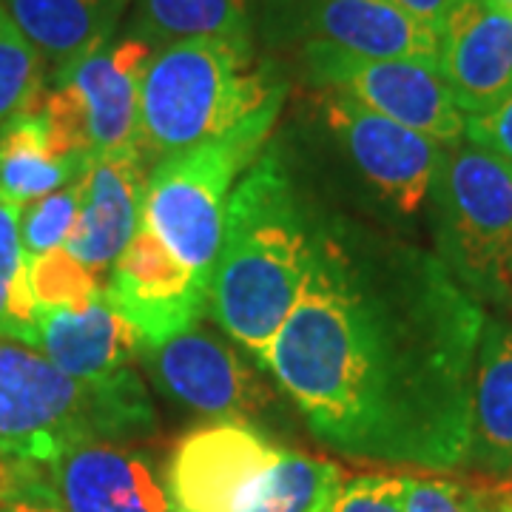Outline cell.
I'll return each mask as SVG.
<instances>
[{"label": "cell", "mask_w": 512, "mask_h": 512, "mask_svg": "<svg viewBox=\"0 0 512 512\" xmlns=\"http://www.w3.org/2000/svg\"><path fill=\"white\" fill-rule=\"evenodd\" d=\"M464 467L512 481V322L490 319L481 333L470 399V444Z\"/></svg>", "instance_id": "obj_18"}, {"label": "cell", "mask_w": 512, "mask_h": 512, "mask_svg": "<svg viewBox=\"0 0 512 512\" xmlns=\"http://www.w3.org/2000/svg\"><path fill=\"white\" fill-rule=\"evenodd\" d=\"M285 15L305 46H330L356 57H407L439 63V35L396 0H285Z\"/></svg>", "instance_id": "obj_14"}, {"label": "cell", "mask_w": 512, "mask_h": 512, "mask_svg": "<svg viewBox=\"0 0 512 512\" xmlns=\"http://www.w3.org/2000/svg\"><path fill=\"white\" fill-rule=\"evenodd\" d=\"M154 49L140 37L103 46L43 92L37 111L52 148L94 165L140 151V97Z\"/></svg>", "instance_id": "obj_7"}, {"label": "cell", "mask_w": 512, "mask_h": 512, "mask_svg": "<svg viewBox=\"0 0 512 512\" xmlns=\"http://www.w3.org/2000/svg\"><path fill=\"white\" fill-rule=\"evenodd\" d=\"M279 109L282 103L256 111L228 134L168 157L148 174L143 220L208 285L237 177L262 154Z\"/></svg>", "instance_id": "obj_6"}, {"label": "cell", "mask_w": 512, "mask_h": 512, "mask_svg": "<svg viewBox=\"0 0 512 512\" xmlns=\"http://www.w3.org/2000/svg\"><path fill=\"white\" fill-rule=\"evenodd\" d=\"M208 293L211 285L202 282L146 220L103 282L106 302L131 325L143 348L163 345L200 325L208 311Z\"/></svg>", "instance_id": "obj_10"}, {"label": "cell", "mask_w": 512, "mask_h": 512, "mask_svg": "<svg viewBox=\"0 0 512 512\" xmlns=\"http://www.w3.org/2000/svg\"><path fill=\"white\" fill-rule=\"evenodd\" d=\"M439 69L464 117L493 111L512 94V12L461 0L441 29Z\"/></svg>", "instance_id": "obj_15"}, {"label": "cell", "mask_w": 512, "mask_h": 512, "mask_svg": "<svg viewBox=\"0 0 512 512\" xmlns=\"http://www.w3.org/2000/svg\"><path fill=\"white\" fill-rule=\"evenodd\" d=\"M322 114L379 197L399 214H416L430 197L447 146L339 92L322 94Z\"/></svg>", "instance_id": "obj_11"}, {"label": "cell", "mask_w": 512, "mask_h": 512, "mask_svg": "<svg viewBox=\"0 0 512 512\" xmlns=\"http://www.w3.org/2000/svg\"><path fill=\"white\" fill-rule=\"evenodd\" d=\"M140 359L168 396L217 419L256 413L271 402L259 376L231 342L194 325L163 345L140 348Z\"/></svg>", "instance_id": "obj_12"}, {"label": "cell", "mask_w": 512, "mask_h": 512, "mask_svg": "<svg viewBox=\"0 0 512 512\" xmlns=\"http://www.w3.org/2000/svg\"><path fill=\"white\" fill-rule=\"evenodd\" d=\"M18 202L0 194V339L35 345L37 302L29 285V256L20 239Z\"/></svg>", "instance_id": "obj_23"}, {"label": "cell", "mask_w": 512, "mask_h": 512, "mask_svg": "<svg viewBox=\"0 0 512 512\" xmlns=\"http://www.w3.org/2000/svg\"><path fill=\"white\" fill-rule=\"evenodd\" d=\"M404 512H498L512 495V481L404 470Z\"/></svg>", "instance_id": "obj_24"}, {"label": "cell", "mask_w": 512, "mask_h": 512, "mask_svg": "<svg viewBox=\"0 0 512 512\" xmlns=\"http://www.w3.org/2000/svg\"><path fill=\"white\" fill-rule=\"evenodd\" d=\"M490 3H495V6H501V9L512 12V0H490Z\"/></svg>", "instance_id": "obj_32"}, {"label": "cell", "mask_w": 512, "mask_h": 512, "mask_svg": "<svg viewBox=\"0 0 512 512\" xmlns=\"http://www.w3.org/2000/svg\"><path fill=\"white\" fill-rule=\"evenodd\" d=\"M345 481V470L322 456L282 447L262 493L248 512H325Z\"/></svg>", "instance_id": "obj_22"}, {"label": "cell", "mask_w": 512, "mask_h": 512, "mask_svg": "<svg viewBox=\"0 0 512 512\" xmlns=\"http://www.w3.org/2000/svg\"><path fill=\"white\" fill-rule=\"evenodd\" d=\"M83 205V180L29 202L20 214V239L29 259L63 248Z\"/></svg>", "instance_id": "obj_27"}, {"label": "cell", "mask_w": 512, "mask_h": 512, "mask_svg": "<svg viewBox=\"0 0 512 512\" xmlns=\"http://www.w3.org/2000/svg\"><path fill=\"white\" fill-rule=\"evenodd\" d=\"M151 165L140 151L97 160L83 177V205L69 242L72 251L100 282H106L114 259L137 234L146 208Z\"/></svg>", "instance_id": "obj_16"}, {"label": "cell", "mask_w": 512, "mask_h": 512, "mask_svg": "<svg viewBox=\"0 0 512 512\" xmlns=\"http://www.w3.org/2000/svg\"><path fill=\"white\" fill-rule=\"evenodd\" d=\"M89 168V163L63 157L52 148L37 103L0 131V194L20 208L83 180Z\"/></svg>", "instance_id": "obj_20"}, {"label": "cell", "mask_w": 512, "mask_h": 512, "mask_svg": "<svg viewBox=\"0 0 512 512\" xmlns=\"http://www.w3.org/2000/svg\"><path fill=\"white\" fill-rule=\"evenodd\" d=\"M302 60L322 92H339L365 109L390 117L402 126L456 146L464 140L467 117L456 106L439 63L407 57H356L330 46H305Z\"/></svg>", "instance_id": "obj_8"}, {"label": "cell", "mask_w": 512, "mask_h": 512, "mask_svg": "<svg viewBox=\"0 0 512 512\" xmlns=\"http://www.w3.org/2000/svg\"><path fill=\"white\" fill-rule=\"evenodd\" d=\"M498 512H512V495L504 501V504H501V507H498Z\"/></svg>", "instance_id": "obj_33"}, {"label": "cell", "mask_w": 512, "mask_h": 512, "mask_svg": "<svg viewBox=\"0 0 512 512\" xmlns=\"http://www.w3.org/2000/svg\"><path fill=\"white\" fill-rule=\"evenodd\" d=\"M29 285L37 308H89L103 296V282L66 248L29 259Z\"/></svg>", "instance_id": "obj_26"}, {"label": "cell", "mask_w": 512, "mask_h": 512, "mask_svg": "<svg viewBox=\"0 0 512 512\" xmlns=\"http://www.w3.org/2000/svg\"><path fill=\"white\" fill-rule=\"evenodd\" d=\"M279 453L282 447L248 419L208 421L171 447L165 495L174 512H248Z\"/></svg>", "instance_id": "obj_9"}, {"label": "cell", "mask_w": 512, "mask_h": 512, "mask_svg": "<svg viewBox=\"0 0 512 512\" xmlns=\"http://www.w3.org/2000/svg\"><path fill=\"white\" fill-rule=\"evenodd\" d=\"M464 137H467V143L487 148L512 163V94L504 103H498L493 111L467 117Z\"/></svg>", "instance_id": "obj_30"}, {"label": "cell", "mask_w": 512, "mask_h": 512, "mask_svg": "<svg viewBox=\"0 0 512 512\" xmlns=\"http://www.w3.org/2000/svg\"><path fill=\"white\" fill-rule=\"evenodd\" d=\"M325 512H404V476L365 473L342 481Z\"/></svg>", "instance_id": "obj_29"}, {"label": "cell", "mask_w": 512, "mask_h": 512, "mask_svg": "<svg viewBox=\"0 0 512 512\" xmlns=\"http://www.w3.org/2000/svg\"><path fill=\"white\" fill-rule=\"evenodd\" d=\"M0 512H66L43 467L0 458Z\"/></svg>", "instance_id": "obj_28"}, {"label": "cell", "mask_w": 512, "mask_h": 512, "mask_svg": "<svg viewBox=\"0 0 512 512\" xmlns=\"http://www.w3.org/2000/svg\"><path fill=\"white\" fill-rule=\"evenodd\" d=\"M43 473L66 512H174L151 458L128 444H72Z\"/></svg>", "instance_id": "obj_13"}, {"label": "cell", "mask_w": 512, "mask_h": 512, "mask_svg": "<svg viewBox=\"0 0 512 512\" xmlns=\"http://www.w3.org/2000/svg\"><path fill=\"white\" fill-rule=\"evenodd\" d=\"M251 29V0H140L134 18V37L151 49L200 37L251 43Z\"/></svg>", "instance_id": "obj_21"}, {"label": "cell", "mask_w": 512, "mask_h": 512, "mask_svg": "<svg viewBox=\"0 0 512 512\" xmlns=\"http://www.w3.org/2000/svg\"><path fill=\"white\" fill-rule=\"evenodd\" d=\"M55 80L109 46L128 0H0Z\"/></svg>", "instance_id": "obj_19"}, {"label": "cell", "mask_w": 512, "mask_h": 512, "mask_svg": "<svg viewBox=\"0 0 512 512\" xmlns=\"http://www.w3.org/2000/svg\"><path fill=\"white\" fill-rule=\"evenodd\" d=\"M427 200L444 268L481 305L512 311V163L464 140L447 146Z\"/></svg>", "instance_id": "obj_5"}, {"label": "cell", "mask_w": 512, "mask_h": 512, "mask_svg": "<svg viewBox=\"0 0 512 512\" xmlns=\"http://www.w3.org/2000/svg\"><path fill=\"white\" fill-rule=\"evenodd\" d=\"M285 100V83L242 40H180L154 49L140 97V154L151 168L217 140Z\"/></svg>", "instance_id": "obj_4"}, {"label": "cell", "mask_w": 512, "mask_h": 512, "mask_svg": "<svg viewBox=\"0 0 512 512\" xmlns=\"http://www.w3.org/2000/svg\"><path fill=\"white\" fill-rule=\"evenodd\" d=\"M157 413L137 370L103 384L77 382L43 353L0 339V458L49 464L86 441L148 439Z\"/></svg>", "instance_id": "obj_3"}, {"label": "cell", "mask_w": 512, "mask_h": 512, "mask_svg": "<svg viewBox=\"0 0 512 512\" xmlns=\"http://www.w3.org/2000/svg\"><path fill=\"white\" fill-rule=\"evenodd\" d=\"M484 305L402 239L313 228L308 279L262 367L325 447L384 467H464Z\"/></svg>", "instance_id": "obj_1"}, {"label": "cell", "mask_w": 512, "mask_h": 512, "mask_svg": "<svg viewBox=\"0 0 512 512\" xmlns=\"http://www.w3.org/2000/svg\"><path fill=\"white\" fill-rule=\"evenodd\" d=\"M32 348L77 382L103 384L134 370L143 345L106 296H100L80 311L37 308Z\"/></svg>", "instance_id": "obj_17"}, {"label": "cell", "mask_w": 512, "mask_h": 512, "mask_svg": "<svg viewBox=\"0 0 512 512\" xmlns=\"http://www.w3.org/2000/svg\"><path fill=\"white\" fill-rule=\"evenodd\" d=\"M396 3L402 6L404 12H410L413 18L421 20L424 26H430L441 37L444 23L453 15V9L461 0H396Z\"/></svg>", "instance_id": "obj_31"}, {"label": "cell", "mask_w": 512, "mask_h": 512, "mask_svg": "<svg viewBox=\"0 0 512 512\" xmlns=\"http://www.w3.org/2000/svg\"><path fill=\"white\" fill-rule=\"evenodd\" d=\"M46 92V63L0 3V131Z\"/></svg>", "instance_id": "obj_25"}, {"label": "cell", "mask_w": 512, "mask_h": 512, "mask_svg": "<svg viewBox=\"0 0 512 512\" xmlns=\"http://www.w3.org/2000/svg\"><path fill=\"white\" fill-rule=\"evenodd\" d=\"M313 228L276 154H262L234 188L208 308L228 339L262 365L308 279Z\"/></svg>", "instance_id": "obj_2"}]
</instances>
